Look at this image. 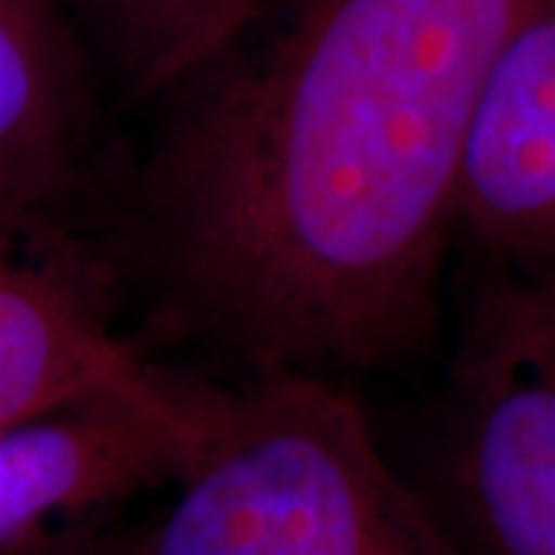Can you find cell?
Instances as JSON below:
<instances>
[{
  "label": "cell",
  "instance_id": "obj_1",
  "mask_svg": "<svg viewBox=\"0 0 555 555\" xmlns=\"http://www.w3.org/2000/svg\"><path fill=\"white\" fill-rule=\"evenodd\" d=\"M537 0H299L137 182L133 254L182 334L364 374L433 334L469 130Z\"/></svg>",
  "mask_w": 555,
  "mask_h": 555
},
{
  "label": "cell",
  "instance_id": "obj_2",
  "mask_svg": "<svg viewBox=\"0 0 555 555\" xmlns=\"http://www.w3.org/2000/svg\"><path fill=\"white\" fill-rule=\"evenodd\" d=\"M173 488L115 555H456L337 377L250 374Z\"/></svg>",
  "mask_w": 555,
  "mask_h": 555
},
{
  "label": "cell",
  "instance_id": "obj_3",
  "mask_svg": "<svg viewBox=\"0 0 555 555\" xmlns=\"http://www.w3.org/2000/svg\"><path fill=\"white\" fill-rule=\"evenodd\" d=\"M456 555H555V302L506 281L476 306L426 481Z\"/></svg>",
  "mask_w": 555,
  "mask_h": 555
},
{
  "label": "cell",
  "instance_id": "obj_4",
  "mask_svg": "<svg viewBox=\"0 0 555 555\" xmlns=\"http://www.w3.org/2000/svg\"><path fill=\"white\" fill-rule=\"evenodd\" d=\"M222 398L167 374L0 426V555L177 485L214 436Z\"/></svg>",
  "mask_w": 555,
  "mask_h": 555
},
{
  "label": "cell",
  "instance_id": "obj_5",
  "mask_svg": "<svg viewBox=\"0 0 555 555\" xmlns=\"http://www.w3.org/2000/svg\"><path fill=\"white\" fill-rule=\"evenodd\" d=\"M160 377L112 324L60 225L0 219V426Z\"/></svg>",
  "mask_w": 555,
  "mask_h": 555
},
{
  "label": "cell",
  "instance_id": "obj_6",
  "mask_svg": "<svg viewBox=\"0 0 555 555\" xmlns=\"http://www.w3.org/2000/svg\"><path fill=\"white\" fill-rule=\"evenodd\" d=\"M456 235L516 281H555V0H537L503 50L469 130Z\"/></svg>",
  "mask_w": 555,
  "mask_h": 555
},
{
  "label": "cell",
  "instance_id": "obj_7",
  "mask_svg": "<svg viewBox=\"0 0 555 555\" xmlns=\"http://www.w3.org/2000/svg\"><path fill=\"white\" fill-rule=\"evenodd\" d=\"M90 120L80 43L60 3L0 0V219L60 225L87 185Z\"/></svg>",
  "mask_w": 555,
  "mask_h": 555
},
{
  "label": "cell",
  "instance_id": "obj_8",
  "mask_svg": "<svg viewBox=\"0 0 555 555\" xmlns=\"http://www.w3.org/2000/svg\"><path fill=\"white\" fill-rule=\"evenodd\" d=\"M133 102L177 93L217 72L269 0H56Z\"/></svg>",
  "mask_w": 555,
  "mask_h": 555
},
{
  "label": "cell",
  "instance_id": "obj_9",
  "mask_svg": "<svg viewBox=\"0 0 555 555\" xmlns=\"http://www.w3.org/2000/svg\"><path fill=\"white\" fill-rule=\"evenodd\" d=\"M13 555H115V531H105L100 521H93Z\"/></svg>",
  "mask_w": 555,
  "mask_h": 555
},
{
  "label": "cell",
  "instance_id": "obj_10",
  "mask_svg": "<svg viewBox=\"0 0 555 555\" xmlns=\"http://www.w3.org/2000/svg\"><path fill=\"white\" fill-rule=\"evenodd\" d=\"M528 284H531V281H528ZM537 287H540V291H543V294H546V297L555 302V281H550V284H537Z\"/></svg>",
  "mask_w": 555,
  "mask_h": 555
}]
</instances>
